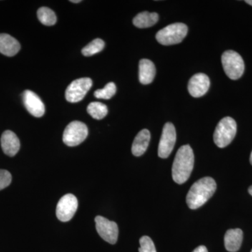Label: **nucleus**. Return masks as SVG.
Returning a JSON list of instances; mask_svg holds the SVG:
<instances>
[{
	"label": "nucleus",
	"mask_w": 252,
	"mask_h": 252,
	"mask_svg": "<svg viewBox=\"0 0 252 252\" xmlns=\"http://www.w3.org/2000/svg\"><path fill=\"white\" fill-rule=\"evenodd\" d=\"M188 28L184 23H174L158 32L157 40L162 45L170 46L179 44L185 39Z\"/></svg>",
	"instance_id": "20e7f679"
},
{
	"label": "nucleus",
	"mask_w": 252,
	"mask_h": 252,
	"mask_svg": "<svg viewBox=\"0 0 252 252\" xmlns=\"http://www.w3.org/2000/svg\"><path fill=\"white\" fill-rule=\"evenodd\" d=\"M243 230L240 228L230 229L224 236L225 248L228 252H238L243 243Z\"/></svg>",
	"instance_id": "dca6fc26"
},
{
	"label": "nucleus",
	"mask_w": 252,
	"mask_h": 252,
	"mask_svg": "<svg viewBox=\"0 0 252 252\" xmlns=\"http://www.w3.org/2000/svg\"><path fill=\"white\" fill-rule=\"evenodd\" d=\"M1 146L4 153L12 157L18 153L21 144L17 135L14 132L6 130L1 135Z\"/></svg>",
	"instance_id": "ddd939ff"
},
{
	"label": "nucleus",
	"mask_w": 252,
	"mask_h": 252,
	"mask_svg": "<svg viewBox=\"0 0 252 252\" xmlns=\"http://www.w3.org/2000/svg\"><path fill=\"white\" fill-rule=\"evenodd\" d=\"M251 252H252V251H251Z\"/></svg>",
	"instance_id": "c756f323"
},
{
	"label": "nucleus",
	"mask_w": 252,
	"mask_h": 252,
	"mask_svg": "<svg viewBox=\"0 0 252 252\" xmlns=\"http://www.w3.org/2000/svg\"><path fill=\"white\" fill-rule=\"evenodd\" d=\"M96 230L99 236L104 241L114 245L117 242L119 236V228L114 221L109 220L102 216L95 217Z\"/></svg>",
	"instance_id": "1a4fd4ad"
},
{
	"label": "nucleus",
	"mask_w": 252,
	"mask_h": 252,
	"mask_svg": "<svg viewBox=\"0 0 252 252\" xmlns=\"http://www.w3.org/2000/svg\"><path fill=\"white\" fill-rule=\"evenodd\" d=\"M221 62L225 74L232 80H237L243 76L245 63L238 53L231 50L225 51L221 56Z\"/></svg>",
	"instance_id": "39448f33"
},
{
	"label": "nucleus",
	"mask_w": 252,
	"mask_h": 252,
	"mask_svg": "<svg viewBox=\"0 0 252 252\" xmlns=\"http://www.w3.org/2000/svg\"><path fill=\"white\" fill-rule=\"evenodd\" d=\"M88 134L89 130L86 124L74 121L66 127L63 133V142L69 147H76L86 140Z\"/></svg>",
	"instance_id": "423d86ee"
},
{
	"label": "nucleus",
	"mask_w": 252,
	"mask_h": 252,
	"mask_svg": "<svg viewBox=\"0 0 252 252\" xmlns=\"http://www.w3.org/2000/svg\"><path fill=\"white\" fill-rule=\"evenodd\" d=\"M217 189V184L212 177L200 179L190 187L187 196V203L189 208L196 210L206 203Z\"/></svg>",
	"instance_id": "f257e3e1"
},
{
	"label": "nucleus",
	"mask_w": 252,
	"mask_h": 252,
	"mask_svg": "<svg viewBox=\"0 0 252 252\" xmlns=\"http://www.w3.org/2000/svg\"><path fill=\"white\" fill-rule=\"evenodd\" d=\"M71 2L72 3H79L81 2V0H71Z\"/></svg>",
	"instance_id": "a878e982"
},
{
	"label": "nucleus",
	"mask_w": 252,
	"mask_h": 252,
	"mask_svg": "<svg viewBox=\"0 0 252 252\" xmlns=\"http://www.w3.org/2000/svg\"><path fill=\"white\" fill-rule=\"evenodd\" d=\"M23 101L26 109L33 117H41L45 113L44 102L33 91H25L23 94Z\"/></svg>",
	"instance_id": "9b49d317"
},
{
	"label": "nucleus",
	"mask_w": 252,
	"mask_h": 252,
	"mask_svg": "<svg viewBox=\"0 0 252 252\" xmlns=\"http://www.w3.org/2000/svg\"><path fill=\"white\" fill-rule=\"evenodd\" d=\"M117 92V86L113 82H109L104 89L94 91V95L96 98L109 99L112 98Z\"/></svg>",
	"instance_id": "4be33fe9"
},
{
	"label": "nucleus",
	"mask_w": 252,
	"mask_h": 252,
	"mask_svg": "<svg viewBox=\"0 0 252 252\" xmlns=\"http://www.w3.org/2000/svg\"><path fill=\"white\" fill-rule=\"evenodd\" d=\"M151 140L150 132L147 129L141 130L133 141L132 153L135 157H141L145 153Z\"/></svg>",
	"instance_id": "f3484780"
},
{
	"label": "nucleus",
	"mask_w": 252,
	"mask_h": 252,
	"mask_svg": "<svg viewBox=\"0 0 252 252\" xmlns=\"http://www.w3.org/2000/svg\"><path fill=\"white\" fill-rule=\"evenodd\" d=\"M156 73V67L152 61L148 59L141 60L139 64V79L141 84L147 85L152 83Z\"/></svg>",
	"instance_id": "2eb2a0df"
},
{
	"label": "nucleus",
	"mask_w": 252,
	"mask_h": 252,
	"mask_svg": "<svg viewBox=\"0 0 252 252\" xmlns=\"http://www.w3.org/2000/svg\"><path fill=\"white\" fill-rule=\"evenodd\" d=\"M210 86V79L206 74L203 73L195 74L189 82V94L193 97H202L208 91Z\"/></svg>",
	"instance_id": "f8f14e48"
},
{
	"label": "nucleus",
	"mask_w": 252,
	"mask_h": 252,
	"mask_svg": "<svg viewBox=\"0 0 252 252\" xmlns=\"http://www.w3.org/2000/svg\"><path fill=\"white\" fill-rule=\"evenodd\" d=\"M11 175L7 170H0V190H2L11 184Z\"/></svg>",
	"instance_id": "b1692460"
},
{
	"label": "nucleus",
	"mask_w": 252,
	"mask_h": 252,
	"mask_svg": "<svg viewBox=\"0 0 252 252\" xmlns=\"http://www.w3.org/2000/svg\"><path fill=\"white\" fill-rule=\"evenodd\" d=\"M245 2L248 3V4L252 6V0H247V1H245Z\"/></svg>",
	"instance_id": "bb28decb"
},
{
	"label": "nucleus",
	"mask_w": 252,
	"mask_h": 252,
	"mask_svg": "<svg viewBox=\"0 0 252 252\" xmlns=\"http://www.w3.org/2000/svg\"><path fill=\"white\" fill-rule=\"evenodd\" d=\"M21 49L18 40L9 34H0V53L6 56H14Z\"/></svg>",
	"instance_id": "4468645a"
},
{
	"label": "nucleus",
	"mask_w": 252,
	"mask_h": 252,
	"mask_svg": "<svg viewBox=\"0 0 252 252\" xmlns=\"http://www.w3.org/2000/svg\"><path fill=\"white\" fill-rule=\"evenodd\" d=\"M93 86L90 78H80L72 81L66 89L65 97L71 103L80 102L85 97Z\"/></svg>",
	"instance_id": "0eeeda50"
},
{
	"label": "nucleus",
	"mask_w": 252,
	"mask_h": 252,
	"mask_svg": "<svg viewBox=\"0 0 252 252\" xmlns=\"http://www.w3.org/2000/svg\"><path fill=\"white\" fill-rule=\"evenodd\" d=\"M87 112L94 119L101 120L107 116L108 109L107 106L102 102H94L88 106Z\"/></svg>",
	"instance_id": "6ab92c4d"
},
{
	"label": "nucleus",
	"mask_w": 252,
	"mask_h": 252,
	"mask_svg": "<svg viewBox=\"0 0 252 252\" xmlns=\"http://www.w3.org/2000/svg\"><path fill=\"white\" fill-rule=\"evenodd\" d=\"M194 165L193 149L189 145L182 146L177 151L172 165V179L176 183L182 185L189 180Z\"/></svg>",
	"instance_id": "f03ea898"
},
{
	"label": "nucleus",
	"mask_w": 252,
	"mask_h": 252,
	"mask_svg": "<svg viewBox=\"0 0 252 252\" xmlns=\"http://www.w3.org/2000/svg\"><path fill=\"white\" fill-rule=\"evenodd\" d=\"M139 252H157L153 240L148 236H143L140 240Z\"/></svg>",
	"instance_id": "5701e85b"
},
{
	"label": "nucleus",
	"mask_w": 252,
	"mask_h": 252,
	"mask_svg": "<svg viewBox=\"0 0 252 252\" xmlns=\"http://www.w3.org/2000/svg\"><path fill=\"white\" fill-rule=\"evenodd\" d=\"M158 21V15L157 13H149L147 11L140 13L134 18L133 24L139 28H150L154 26Z\"/></svg>",
	"instance_id": "a211bd4d"
},
{
	"label": "nucleus",
	"mask_w": 252,
	"mask_h": 252,
	"mask_svg": "<svg viewBox=\"0 0 252 252\" xmlns=\"http://www.w3.org/2000/svg\"><path fill=\"white\" fill-rule=\"evenodd\" d=\"M250 162H251V164L252 165V152L251 153V155H250Z\"/></svg>",
	"instance_id": "c85d7f7f"
},
{
	"label": "nucleus",
	"mask_w": 252,
	"mask_h": 252,
	"mask_svg": "<svg viewBox=\"0 0 252 252\" xmlns=\"http://www.w3.org/2000/svg\"><path fill=\"white\" fill-rule=\"evenodd\" d=\"M105 46L104 41L101 39H95L94 41H91L90 44L86 46L82 49L81 52L84 56H92L100 52L103 50Z\"/></svg>",
	"instance_id": "412c9836"
},
{
	"label": "nucleus",
	"mask_w": 252,
	"mask_h": 252,
	"mask_svg": "<svg viewBox=\"0 0 252 252\" xmlns=\"http://www.w3.org/2000/svg\"><path fill=\"white\" fill-rule=\"evenodd\" d=\"M177 134L172 123H167L162 129L161 137L158 145V157L167 158L171 154L176 142Z\"/></svg>",
	"instance_id": "6e6552de"
},
{
	"label": "nucleus",
	"mask_w": 252,
	"mask_h": 252,
	"mask_svg": "<svg viewBox=\"0 0 252 252\" xmlns=\"http://www.w3.org/2000/svg\"><path fill=\"white\" fill-rule=\"evenodd\" d=\"M249 193H250V195L252 196V187H250V188H249L248 190Z\"/></svg>",
	"instance_id": "cd10ccee"
},
{
	"label": "nucleus",
	"mask_w": 252,
	"mask_h": 252,
	"mask_svg": "<svg viewBox=\"0 0 252 252\" xmlns=\"http://www.w3.org/2000/svg\"><path fill=\"white\" fill-rule=\"evenodd\" d=\"M37 17L43 25L52 26L57 22V18L54 11L48 7H41L38 9Z\"/></svg>",
	"instance_id": "aec40b11"
},
{
	"label": "nucleus",
	"mask_w": 252,
	"mask_h": 252,
	"mask_svg": "<svg viewBox=\"0 0 252 252\" xmlns=\"http://www.w3.org/2000/svg\"><path fill=\"white\" fill-rule=\"evenodd\" d=\"M236 132L237 124L234 119L229 117L223 118L215 129L214 133L215 143L220 148H224L231 143Z\"/></svg>",
	"instance_id": "7ed1b4c3"
},
{
	"label": "nucleus",
	"mask_w": 252,
	"mask_h": 252,
	"mask_svg": "<svg viewBox=\"0 0 252 252\" xmlns=\"http://www.w3.org/2000/svg\"><path fill=\"white\" fill-rule=\"evenodd\" d=\"M193 252H208V251H207L206 247L201 245V246H199L196 249H195Z\"/></svg>",
	"instance_id": "393cba45"
},
{
	"label": "nucleus",
	"mask_w": 252,
	"mask_h": 252,
	"mask_svg": "<svg viewBox=\"0 0 252 252\" xmlns=\"http://www.w3.org/2000/svg\"><path fill=\"white\" fill-rule=\"evenodd\" d=\"M78 208V200L72 194H66L60 199L57 207L56 215L61 221L67 222L72 220Z\"/></svg>",
	"instance_id": "9d476101"
}]
</instances>
